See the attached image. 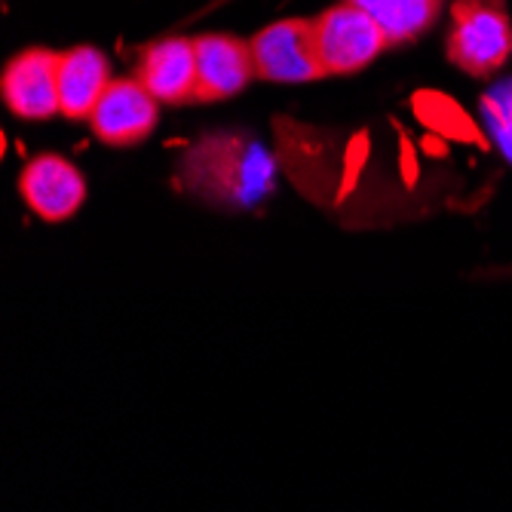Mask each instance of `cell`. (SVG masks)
<instances>
[{"instance_id":"6da1fadb","label":"cell","mask_w":512,"mask_h":512,"mask_svg":"<svg viewBox=\"0 0 512 512\" xmlns=\"http://www.w3.org/2000/svg\"><path fill=\"white\" fill-rule=\"evenodd\" d=\"M448 59L470 77H488L512 56V19L503 0H454Z\"/></svg>"},{"instance_id":"7a4b0ae2","label":"cell","mask_w":512,"mask_h":512,"mask_svg":"<svg viewBox=\"0 0 512 512\" xmlns=\"http://www.w3.org/2000/svg\"><path fill=\"white\" fill-rule=\"evenodd\" d=\"M313 43L325 77L362 71L390 46L384 28L350 0L313 19Z\"/></svg>"},{"instance_id":"3957f363","label":"cell","mask_w":512,"mask_h":512,"mask_svg":"<svg viewBox=\"0 0 512 512\" xmlns=\"http://www.w3.org/2000/svg\"><path fill=\"white\" fill-rule=\"evenodd\" d=\"M255 74L270 83H313L325 77L316 43L313 19H283L258 31L252 40Z\"/></svg>"},{"instance_id":"277c9868","label":"cell","mask_w":512,"mask_h":512,"mask_svg":"<svg viewBox=\"0 0 512 512\" xmlns=\"http://www.w3.org/2000/svg\"><path fill=\"white\" fill-rule=\"evenodd\" d=\"M59 62L62 53L31 46V50L10 59L0 77L7 108L22 120H50L62 114L59 105Z\"/></svg>"},{"instance_id":"5b68a950","label":"cell","mask_w":512,"mask_h":512,"mask_svg":"<svg viewBox=\"0 0 512 512\" xmlns=\"http://www.w3.org/2000/svg\"><path fill=\"white\" fill-rule=\"evenodd\" d=\"M157 120H160L157 99L138 77L111 80V86L105 89V96L99 99L96 111L89 117L92 132H96L105 145H117V148L145 142L154 132Z\"/></svg>"},{"instance_id":"8992f818","label":"cell","mask_w":512,"mask_h":512,"mask_svg":"<svg viewBox=\"0 0 512 512\" xmlns=\"http://www.w3.org/2000/svg\"><path fill=\"white\" fill-rule=\"evenodd\" d=\"M197 53V102H221L243 92L258 74L252 43L230 34L194 37Z\"/></svg>"},{"instance_id":"52a82bcc","label":"cell","mask_w":512,"mask_h":512,"mask_svg":"<svg viewBox=\"0 0 512 512\" xmlns=\"http://www.w3.org/2000/svg\"><path fill=\"white\" fill-rule=\"evenodd\" d=\"M19 194L43 221H65L86 200V178L71 160L59 154H43L22 169Z\"/></svg>"},{"instance_id":"ba28073f","label":"cell","mask_w":512,"mask_h":512,"mask_svg":"<svg viewBox=\"0 0 512 512\" xmlns=\"http://www.w3.org/2000/svg\"><path fill=\"white\" fill-rule=\"evenodd\" d=\"M138 80L148 86L157 102L184 105L197 102V53L194 40L169 37L157 40L142 53L138 62Z\"/></svg>"},{"instance_id":"9c48e42d","label":"cell","mask_w":512,"mask_h":512,"mask_svg":"<svg viewBox=\"0 0 512 512\" xmlns=\"http://www.w3.org/2000/svg\"><path fill=\"white\" fill-rule=\"evenodd\" d=\"M111 86L108 59L92 46H74L59 62V105L68 120H89Z\"/></svg>"},{"instance_id":"30bf717a","label":"cell","mask_w":512,"mask_h":512,"mask_svg":"<svg viewBox=\"0 0 512 512\" xmlns=\"http://www.w3.org/2000/svg\"><path fill=\"white\" fill-rule=\"evenodd\" d=\"M350 4L365 10L384 28L390 46L427 34L442 13V0H350Z\"/></svg>"},{"instance_id":"8fae6325","label":"cell","mask_w":512,"mask_h":512,"mask_svg":"<svg viewBox=\"0 0 512 512\" xmlns=\"http://www.w3.org/2000/svg\"><path fill=\"white\" fill-rule=\"evenodd\" d=\"M482 114L500 154L512 163V80L497 83L482 99Z\"/></svg>"}]
</instances>
